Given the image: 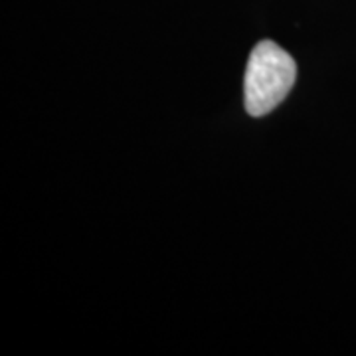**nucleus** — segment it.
Masks as SVG:
<instances>
[{
    "label": "nucleus",
    "mask_w": 356,
    "mask_h": 356,
    "mask_svg": "<svg viewBox=\"0 0 356 356\" xmlns=\"http://www.w3.org/2000/svg\"><path fill=\"white\" fill-rule=\"evenodd\" d=\"M297 79V64L271 40H264L250 54L243 77L245 111L252 117L271 113L289 95Z\"/></svg>",
    "instance_id": "nucleus-1"
}]
</instances>
